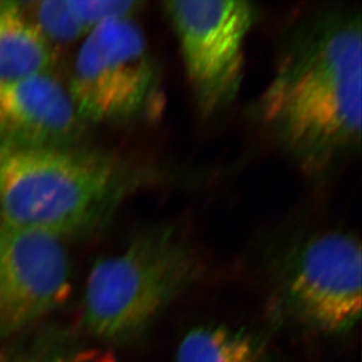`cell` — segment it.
I'll return each mask as SVG.
<instances>
[{"instance_id":"obj_11","label":"cell","mask_w":362,"mask_h":362,"mask_svg":"<svg viewBox=\"0 0 362 362\" xmlns=\"http://www.w3.org/2000/svg\"><path fill=\"white\" fill-rule=\"evenodd\" d=\"M19 5L51 47L52 44H71L88 35L74 13L69 0L19 1Z\"/></svg>"},{"instance_id":"obj_12","label":"cell","mask_w":362,"mask_h":362,"mask_svg":"<svg viewBox=\"0 0 362 362\" xmlns=\"http://www.w3.org/2000/svg\"><path fill=\"white\" fill-rule=\"evenodd\" d=\"M5 362H114L101 349H88L62 340H47L19 351Z\"/></svg>"},{"instance_id":"obj_10","label":"cell","mask_w":362,"mask_h":362,"mask_svg":"<svg viewBox=\"0 0 362 362\" xmlns=\"http://www.w3.org/2000/svg\"><path fill=\"white\" fill-rule=\"evenodd\" d=\"M263 346L252 335L222 325H204L183 337L176 362H265Z\"/></svg>"},{"instance_id":"obj_6","label":"cell","mask_w":362,"mask_h":362,"mask_svg":"<svg viewBox=\"0 0 362 362\" xmlns=\"http://www.w3.org/2000/svg\"><path fill=\"white\" fill-rule=\"evenodd\" d=\"M161 10L177 40L197 113L204 120L222 117L240 96L246 42L259 6L243 0H170Z\"/></svg>"},{"instance_id":"obj_1","label":"cell","mask_w":362,"mask_h":362,"mask_svg":"<svg viewBox=\"0 0 362 362\" xmlns=\"http://www.w3.org/2000/svg\"><path fill=\"white\" fill-rule=\"evenodd\" d=\"M277 38L274 71L250 119L308 181L324 185L361 151V10L308 5Z\"/></svg>"},{"instance_id":"obj_2","label":"cell","mask_w":362,"mask_h":362,"mask_svg":"<svg viewBox=\"0 0 362 362\" xmlns=\"http://www.w3.org/2000/svg\"><path fill=\"white\" fill-rule=\"evenodd\" d=\"M215 169L73 146L0 144V219L64 240L105 226L141 192L197 188Z\"/></svg>"},{"instance_id":"obj_4","label":"cell","mask_w":362,"mask_h":362,"mask_svg":"<svg viewBox=\"0 0 362 362\" xmlns=\"http://www.w3.org/2000/svg\"><path fill=\"white\" fill-rule=\"evenodd\" d=\"M69 92L85 123L148 126L161 120L163 69L135 17L103 21L86 35Z\"/></svg>"},{"instance_id":"obj_5","label":"cell","mask_w":362,"mask_h":362,"mask_svg":"<svg viewBox=\"0 0 362 362\" xmlns=\"http://www.w3.org/2000/svg\"><path fill=\"white\" fill-rule=\"evenodd\" d=\"M276 240L274 263L299 318L331 334L352 329L361 317L359 237L341 226L293 222Z\"/></svg>"},{"instance_id":"obj_8","label":"cell","mask_w":362,"mask_h":362,"mask_svg":"<svg viewBox=\"0 0 362 362\" xmlns=\"http://www.w3.org/2000/svg\"><path fill=\"white\" fill-rule=\"evenodd\" d=\"M83 124L69 88L49 73L0 81V144L73 146Z\"/></svg>"},{"instance_id":"obj_3","label":"cell","mask_w":362,"mask_h":362,"mask_svg":"<svg viewBox=\"0 0 362 362\" xmlns=\"http://www.w3.org/2000/svg\"><path fill=\"white\" fill-rule=\"evenodd\" d=\"M203 269L194 226L173 217L141 226L121 251L96 262L86 283L82 322L101 341L146 331Z\"/></svg>"},{"instance_id":"obj_9","label":"cell","mask_w":362,"mask_h":362,"mask_svg":"<svg viewBox=\"0 0 362 362\" xmlns=\"http://www.w3.org/2000/svg\"><path fill=\"white\" fill-rule=\"evenodd\" d=\"M54 52L28 21L19 1L0 0V81L49 73Z\"/></svg>"},{"instance_id":"obj_7","label":"cell","mask_w":362,"mask_h":362,"mask_svg":"<svg viewBox=\"0 0 362 362\" xmlns=\"http://www.w3.org/2000/svg\"><path fill=\"white\" fill-rule=\"evenodd\" d=\"M71 267L62 240L0 219V337L14 334L66 300Z\"/></svg>"}]
</instances>
